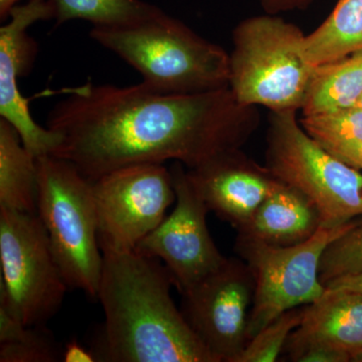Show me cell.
I'll return each instance as SVG.
<instances>
[{
  "mask_svg": "<svg viewBox=\"0 0 362 362\" xmlns=\"http://www.w3.org/2000/svg\"><path fill=\"white\" fill-rule=\"evenodd\" d=\"M65 95L47 117V128L59 137L52 156L90 181L135 164L175 161L194 169L242 149L259 125L258 107L240 104L228 87L173 95L142 83H87Z\"/></svg>",
  "mask_w": 362,
  "mask_h": 362,
  "instance_id": "1",
  "label": "cell"
},
{
  "mask_svg": "<svg viewBox=\"0 0 362 362\" xmlns=\"http://www.w3.org/2000/svg\"><path fill=\"white\" fill-rule=\"evenodd\" d=\"M160 259L104 252L97 299L105 320L90 347L101 362H216L171 297Z\"/></svg>",
  "mask_w": 362,
  "mask_h": 362,
  "instance_id": "2",
  "label": "cell"
},
{
  "mask_svg": "<svg viewBox=\"0 0 362 362\" xmlns=\"http://www.w3.org/2000/svg\"><path fill=\"white\" fill-rule=\"evenodd\" d=\"M90 35L156 92L189 95L228 87L230 54L160 8L128 25L93 26Z\"/></svg>",
  "mask_w": 362,
  "mask_h": 362,
  "instance_id": "3",
  "label": "cell"
},
{
  "mask_svg": "<svg viewBox=\"0 0 362 362\" xmlns=\"http://www.w3.org/2000/svg\"><path fill=\"white\" fill-rule=\"evenodd\" d=\"M305 35L279 14L240 21L233 32L228 74L235 99L270 112L301 110L316 66L305 58Z\"/></svg>",
  "mask_w": 362,
  "mask_h": 362,
  "instance_id": "4",
  "label": "cell"
},
{
  "mask_svg": "<svg viewBox=\"0 0 362 362\" xmlns=\"http://www.w3.org/2000/svg\"><path fill=\"white\" fill-rule=\"evenodd\" d=\"M37 216L70 289L97 299L103 267L92 181L54 156L37 158Z\"/></svg>",
  "mask_w": 362,
  "mask_h": 362,
  "instance_id": "5",
  "label": "cell"
},
{
  "mask_svg": "<svg viewBox=\"0 0 362 362\" xmlns=\"http://www.w3.org/2000/svg\"><path fill=\"white\" fill-rule=\"evenodd\" d=\"M266 166L314 204L323 228L362 216L361 170L338 160L305 132L297 111L270 112Z\"/></svg>",
  "mask_w": 362,
  "mask_h": 362,
  "instance_id": "6",
  "label": "cell"
},
{
  "mask_svg": "<svg viewBox=\"0 0 362 362\" xmlns=\"http://www.w3.org/2000/svg\"><path fill=\"white\" fill-rule=\"evenodd\" d=\"M0 308L25 326L45 325L69 288L37 214L0 207Z\"/></svg>",
  "mask_w": 362,
  "mask_h": 362,
  "instance_id": "7",
  "label": "cell"
},
{
  "mask_svg": "<svg viewBox=\"0 0 362 362\" xmlns=\"http://www.w3.org/2000/svg\"><path fill=\"white\" fill-rule=\"evenodd\" d=\"M357 225L352 221L337 228L320 226L308 240L293 246L237 237L235 251L251 269L255 280L250 340L281 314L322 296L326 287L319 270L324 252Z\"/></svg>",
  "mask_w": 362,
  "mask_h": 362,
  "instance_id": "8",
  "label": "cell"
},
{
  "mask_svg": "<svg viewBox=\"0 0 362 362\" xmlns=\"http://www.w3.org/2000/svg\"><path fill=\"white\" fill-rule=\"evenodd\" d=\"M102 252L134 251L175 202L170 169L145 163L116 169L92 181Z\"/></svg>",
  "mask_w": 362,
  "mask_h": 362,
  "instance_id": "9",
  "label": "cell"
},
{
  "mask_svg": "<svg viewBox=\"0 0 362 362\" xmlns=\"http://www.w3.org/2000/svg\"><path fill=\"white\" fill-rule=\"evenodd\" d=\"M185 168L180 162L171 166L175 209L134 250L160 259L181 295L218 270L226 259L207 228L206 216L211 211Z\"/></svg>",
  "mask_w": 362,
  "mask_h": 362,
  "instance_id": "10",
  "label": "cell"
},
{
  "mask_svg": "<svg viewBox=\"0 0 362 362\" xmlns=\"http://www.w3.org/2000/svg\"><path fill=\"white\" fill-rule=\"evenodd\" d=\"M254 276L246 262L225 263L182 294V313L216 362H235L249 343Z\"/></svg>",
  "mask_w": 362,
  "mask_h": 362,
  "instance_id": "11",
  "label": "cell"
},
{
  "mask_svg": "<svg viewBox=\"0 0 362 362\" xmlns=\"http://www.w3.org/2000/svg\"><path fill=\"white\" fill-rule=\"evenodd\" d=\"M0 28V117L18 131L33 156H52L59 143L56 132L40 126L30 114L28 100L18 89V78L28 75L37 56V44L28 35L30 25L52 20L47 0H30L14 6Z\"/></svg>",
  "mask_w": 362,
  "mask_h": 362,
  "instance_id": "12",
  "label": "cell"
},
{
  "mask_svg": "<svg viewBox=\"0 0 362 362\" xmlns=\"http://www.w3.org/2000/svg\"><path fill=\"white\" fill-rule=\"evenodd\" d=\"M209 211L240 230L278 187L280 180L240 149L214 157L187 169Z\"/></svg>",
  "mask_w": 362,
  "mask_h": 362,
  "instance_id": "13",
  "label": "cell"
},
{
  "mask_svg": "<svg viewBox=\"0 0 362 362\" xmlns=\"http://www.w3.org/2000/svg\"><path fill=\"white\" fill-rule=\"evenodd\" d=\"M316 343L350 357L362 349V294L326 288L322 296L305 305L303 318L286 343L287 347Z\"/></svg>",
  "mask_w": 362,
  "mask_h": 362,
  "instance_id": "14",
  "label": "cell"
},
{
  "mask_svg": "<svg viewBox=\"0 0 362 362\" xmlns=\"http://www.w3.org/2000/svg\"><path fill=\"white\" fill-rule=\"evenodd\" d=\"M316 207L296 188L279 183L238 237L276 246H293L308 240L320 228Z\"/></svg>",
  "mask_w": 362,
  "mask_h": 362,
  "instance_id": "15",
  "label": "cell"
},
{
  "mask_svg": "<svg viewBox=\"0 0 362 362\" xmlns=\"http://www.w3.org/2000/svg\"><path fill=\"white\" fill-rule=\"evenodd\" d=\"M37 158L21 142L18 131L0 119V207L37 214Z\"/></svg>",
  "mask_w": 362,
  "mask_h": 362,
  "instance_id": "16",
  "label": "cell"
},
{
  "mask_svg": "<svg viewBox=\"0 0 362 362\" xmlns=\"http://www.w3.org/2000/svg\"><path fill=\"white\" fill-rule=\"evenodd\" d=\"M362 96V49L315 66L303 116L354 108Z\"/></svg>",
  "mask_w": 362,
  "mask_h": 362,
  "instance_id": "17",
  "label": "cell"
},
{
  "mask_svg": "<svg viewBox=\"0 0 362 362\" xmlns=\"http://www.w3.org/2000/svg\"><path fill=\"white\" fill-rule=\"evenodd\" d=\"M362 49V0H338L320 25L305 35L303 54L313 66Z\"/></svg>",
  "mask_w": 362,
  "mask_h": 362,
  "instance_id": "18",
  "label": "cell"
},
{
  "mask_svg": "<svg viewBox=\"0 0 362 362\" xmlns=\"http://www.w3.org/2000/svg\"><path fill=\"white\" fill-rule=\"evenodd\" d=\"M302 127L326 152L362 170V109L343 110L303 116Z\"/></svg>",
  "mask_w": 362,
  "mask_h": 362,
  "instance_id": "19",
  "label": "cell"
},
{
  "mask_svg": "<svg viewBox=\"0 0 362 362\" xmlns=\"http://www.w3.org/2000/svg\"><path fill=\"white\" fill-rule=\"evenodd\" d=\"M63 349L45 325H23L0 308V362H56Z\"/></svg>",
  "mask_w": 362,
  "mask_h": 362,
  "instance_id": "20",
  "label": "cell"
},
{
  "mask_svg": "<svg viewBox=\"0 0 362 362\" xmlns=\"http://www.w3.org/2000/svg\"><path fill=\"white\" fill-rule=\"evenodd\" d=\"M57 25L73 20L93 26H118L135 23L158 11L141 0H47Z\"/></svg>",
  "mask_w": 362,
  "mask_h": 362,
  "instance_id": "21",
  "label": "cell"
},
{
  "mask_svg": "<svg viewBox=\"0 0 362 362\" xmlns=\"http://www.w3.org/2000/svg\"><path fill=\"white\" fill-rule=\"evenodd\" d=\"M303 312L304 307H297L281 314L250 340L235 362L277 361L290 335L301 323Z\"/></svg>",
  "mask_w": 362,
  "mask_h": 362,
  "instance_id": "22",
  "label": "cell"
},
{
  "mask_svg": "<svg viewBox=\"0 0 362 362\" xmlns=\"http://www.w3.org/2000/svg\"><path fill=\"white\" fill-rule=\"evenodd\" d=\"M362 271V226H354L324 252L320 280L325 286L334 279Z\"/></svg>",
  "mask_w": 362,
  "mask_h": 362,
  "instance_id": "23",
  "label": "cell"
},
{
  "mask_svg": "<svg viewBox=\"0 0 362 362\" xmlns=\"http://www.w3.org/2000/svg\"><path fill=\"white\" fill-rule=\"evenodd\" d=\"M290 361L295 362H347L351 357L339 350L322 344L307 343L284 349Z\"/></svg>",
  "mask_w": 362,
  "mask_h": 362,
  "instance_id": "24",
  "label": "cell"
},
{
  "mask_svg": "<svg viewBox=\"0 0 362 362\" xmlns=\"http://www.w3.org/2000/svg\"><path fill=\"white\" fill-rule=\"evenodd\" d=\"M315 0H261L266 13L280 14L288 11H304Z\"/></svg>",
  "mask_w": 362,
  "mask_h": 362,
  "instance_id": "25",
  "label": "cell"
},
{
  "mask_svg": "<svg viewBox=\"0 0 362 362\" xmlns=\"http://www.w3.org/2000/svg\"><path fill=\"white\" fill-rule=\"evenodd\" d=\"M64 362H97V357L92 349H85L77 340H71L63 349Z\"/></svg>",
  "mask_w": 362,
  "mask_h": 362,
  "instance_id": "26",
  "label": "cell"
},
{
  "mask_svg": "<svg viewBox=\"0 0 362 362\" xmlns=\"http://www.w3.org/2000/svg\"><path fill=\"white\" fill-rule=\"evenodd\" d=\"M325 287L331 290H349V291L362 294V271L352 275L334 279L327 283Z\"/></svg>",
  "mask_w": 362,
  "mask_h": 362,
  "instance_id": "27",
  "label": "cell"
},
{
  "mask_svg": "<svg viewBox=\"0 0 362 362\" xmlns=\"http://www.w3.org/2000/svg\"><path fill=\"white\" fill-rule=\"evenodd\" d=\"M20 0H0V20H8L9 14L14 6H18Z\"/></svg>",
  "mask_w": 362,
  "mask_h": 362,
  "instance_id": "28",
  "label": "cell"
},
{
  "mask_svg": "<svg viewBox=\"0 0 362 362\" xmlns=\"http://www.w3.org/2000/svg\"><path fill=\"white\" fill-rule=\"evenodd\" d=\"M351 361L362 362V349L351 357Z\"/></svg>",
  "mask_w": 362,
  "mask_h": 362,
  "instance_id": "29",
  "label": "cell"
},
{
  "mask_svg": "<svg viewBox=\"0 0 362 362\" xmlns=\"http://www.w3.org/2000/svg\"><path fill=\"white\" fill-rule=\"evenodd\" d=\"M356 107H359V108L362 109V96L361 98V100H359L358 103H357Z\"/></svg>",
  "mask_w": 362,
  "mask_h": 362,
  "instance_id": "30",
  "label": "cell"
}]
</instances>
